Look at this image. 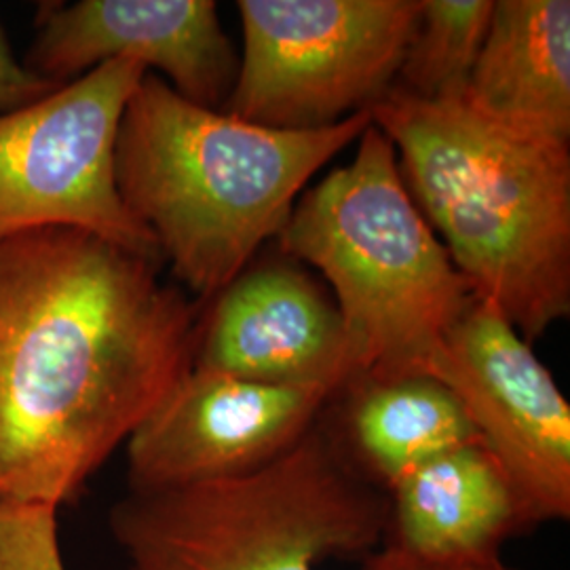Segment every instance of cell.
I'll list each match as a JSON object with an SVG mask.
<instances>
[{
	"label": "cell",
	"mask_w": 570,
	"mask_h": 570,
	"mask_svg": "<svg viewBox=\"0 0 570 570\" xmlns=\"http://www.w3.org/2000/svg\"><path fill=\"white\" fill-rule=\"evenodd\" d=\"M530 530L505 469L482 442L431 459L389 490L385 543L412 556H492Z\"/></svg>",
	"instance_id": "cell-12"
},
{
	"label": "cell",
	"mask_w": 570,
	"mask_h": 570,
	"mask_svg": "<svg viewBox=\"0 0 570 570\" xmlns=\"http://www.w3.org/2000/svg\"><path fill=\"white\" fill-rule=\"evenodd\" d=\"M77 228L0 239V501L79 503L195 364L199 306Z\"/></svg>",
	"instance_id": "cell-1"
},
{
	"label": "cell",
	"mask_w": 570,
	"mask_h": 570,
	"mask_svg": "<svg viewBox=\"0 0 570 570\" xmlns=\"http://www.w3.org/2000/svg\"><path fill=\"white\" fill-rule=\"evenodd\" d=\"M463 89L490 117L570 142L569 0H494Z\"/></svg>",
	"instance_id": "cell-13"
},
{
	"label": "cell",
	"mask_w": 570,
	"mask_h": 570,
	"mask_svg": "<svg viewBox=\"0 0 570 570\" xmlns=\"http://www.w3.org/2000/svg\"><path fill=\"white\" fill-rule=\"evenodd\" d=\"M463 87H391L370 115L475 298L532 343L570 313V142L490 117Z\"/></svg>",
	"instance_id": "cell-2"
},
{
	"label": "cell",
	"mask_w": 570,
	"mask_h": 570,
	"mask_svg": "<svg viewBox=\"0 0 570 570\" xmlns=\"http://www.w3.org/2000/svg\"><path fill=\"white\" fill-rule=\"evenodd\" d=\"M431 376L465 407L505 469L530 529L570 518V406L510 320L475 298L440 346Z\"/></svg>",
	"instance_id": "cell-8"
},
{
	"label": "cell",
	"mask_w": 570,
	"mask_h": 570,
	"mask_svg": "<svg viewBox=\"0 0 570 570\" xmlns=\"http://www.w3.org/2000/svg\"><path fill=\"white\" fill-rule=\"evenodd\" d=\"M494 0H421L395 89L435 100L463 87L489 32Z\"/></svg>",
	"instance_id": "cell-15"
},
{
	"label": "cell",
	"mask_w": 570,
	"mask_h": 570,
	"mask_svg": "<svg viewBox=\"0 0 570 570\" xmlns=\"http://www.w3.org/2000/svg\"><path fill=\"white\" fill-rule=\"evenodd\" d=\"M357 142L351 164L301 195L277 244L332 287L348 385L431 374L475 294L410 197L387 136L372 122Z\"/></svg>",
	"instance_id": "cell-4"
},
{
	"label": "cell",
	"mask_w": 570,
	"mask_h": 570,
	"mask_svg": "<svg viewBox=\"0 0 570 570\" xmlns=\"http://www.w3.org/2000/svg\"><path fill=\"white\" fill-rule=\"evenodd\" d=\"M60 87L30 72L23 61L16 60L0 26V115L37 102Z\"/></svg>",
	"instance_id": "cell-16"
},
{
	"label": "cell",
	"mask_w": 570,
	"mask_h": 570,
	"mask_svg": "<svg viewBox=\"0 0 570 570\" xmlns=\"http://www.w3.org/2000/svg\"><path fill=\"white\" fill-rule=\"evenodd\" d=\"M37 26L23 66L56 85L129 60L161 72L184 100L223 110L237 79L214 0H79L42 9Z\"/></svg>",
	"instance_id": "cell-10"
},
{
	"label": "cell",
	"mask_w": 570,
	"mask_h": 570,
	"mask_svg": "<svg viewBox=\"0 0 570 570\" xmlns=\"http://www.w3.org/2000/svg\"><path fill=\"white\" fill-rule=\"evenodd\" d=\"M370 125L362 110L324 129H271L188 102L146 72L122 112L117 188L178 284L214 298L282 235L311 178Z\"/></svg>",
	"instance_id": "cell-3"
},
{
	"label": "cell",
	"mask_w": 570,
	"mask_h": 570,
	"mask_svg": "<svg viewBox=\"0 0 570 570\" xmlns=\"http://www.w3.org/2000/svg\"><path fill=\"white\" fill-rule=\"evenodd\" d=\"M338 395L190 372L127 440V490L159 492L254 473L296 446Z\"/></svg>",
	"instance_id": "cell-9"
},
{
	"label": "cell",
	"mask_w": 570,
	"mask_h": 570,
	"mask_svg": "<svg viewBox=\"0 0 570 570\" xmlns=\"http://www.w3.org/2000/svg\"><path fill=\"white\" fill-rule=\"evenodd\" d=\"M244 56L225 112L313 131L387 96L421 0H242Z\"/></svg>",
	"instance_id": "cell-6"
},
{
	"label": "cell",
	"mask_w": 570,
	"mask_h": 570,
	"mask_svg": "<svg viewBox=\"0 0 570 570\" xmlns=\"http://www.w3.org/2000/svg\"><path fill=\"white\" fill-rule=\"evenodd\" d=\"M332 407L338 416L330 421L346 454L387 492L431 459L480 442L459 397L431 374L355 381Z\"/></svg>",
	"instance_id": "cell-14"
},
{
	"label": "cell",
	"mask_w": 570,
	"mask_h": 570,
	"mask_svg": "<svg viewBox=\"0 0 570 570\" xmlns=\"http://www.w3.org/2000/svg\"><path fill=\"white\" fill-rule=\"evenodd\" d=\"M362 570H513L499 553L475 558H421L407 551L383 546L362 562Z\"/></svg>",
	"instance_id": "cell-17"
},
{
	"label": "cell",
	"mask_w": 570,
	"mask_h": 570,
	"mask_svg": "<svg viewBox=\"0 0 570 570\" xmlns=\"http://www.w3.org/2000/svg\"><path fill=\"white\" fill-rule=\"evenodd\" d=\"M195 367L266 385H348L345 332L326 289L289 263L249 265L212 298Z\"/></svg>",
	"instance_id": "cell-11"
},
{
	"label": "cell",
	"mask_w": 570,
	"mask_h": 570,
	"mask_svg": "<svg viewBox=\"0 0 570 570\" xmlns=\"http://www.w3.org/2000/svg\"><path fill=\"white\" fill-rule=\"evenodd\" d=\"M330 407V406H327ZM125 570H320L383 548L389 492L357 469L327 410L254 473L131 492L108 511Z\"/></svg>",
	"instance_id": "cell-5"
},
{
	"label": "cell",
	"mask_w": 570,
	"mask_h": 570,
	"mask_svg": "<svg viewBox=\"0 0 570 570\" xmlns=\"http://www.w3.org/2000/svg\"><path fill=\"white\" fill-rule=\"evenodd\" d=\"M146 72L136 61H106L0 115V239L77 228L164 265L155 237L122 204L115 174L122 112Z\"/></svg>",
	"instance_id": "cell-7"
}]
</instances>
